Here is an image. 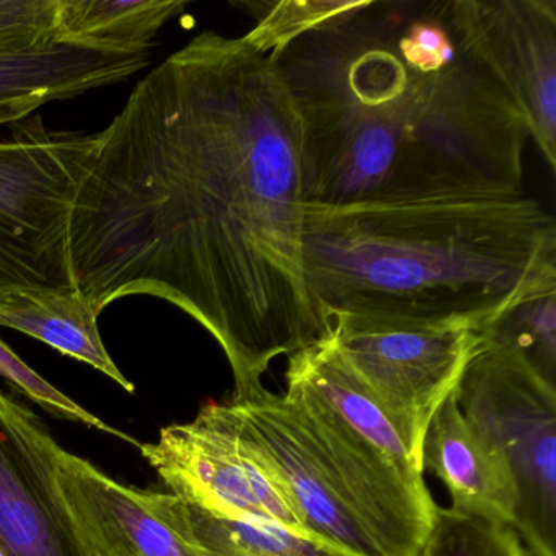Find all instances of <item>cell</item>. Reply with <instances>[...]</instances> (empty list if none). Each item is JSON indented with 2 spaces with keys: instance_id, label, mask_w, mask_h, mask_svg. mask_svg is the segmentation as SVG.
Wrapping results in <instances>:
<instances>
[{
  "instance_id": "obj_1",
  "label": "cell",
  "mask_w": 556,
  "mask_h": 556,
  "mask_svg": "<svg viewBox=\"0 0 556 556\" xmlns=\"http://www.w3.org/2000/svg\"><path fill=\"white\" fill-rule=\"evenodd\" d=\"M102 135L70 224L74 281L99 314L135 295L180 308L223 348L233 403L328 337L305 281L301 118L271 56L201 31Z\"/></svg>"
},
{
  "instance_id": "obj_2",
  "label": "cell",
  "mask_w": 556,
  "mask_h": 556,
  "mask_svg": "<svg viewBox=\"0 0 556 556\" xmlns=\"http://www.w3.org/2000/svg\"><path fill=\"white\" fill-rule=\"evenodd\" d=\"M273 61L301 118L312 204L523 188L526 123L462 50L447 2L359 0Z\"/></svg>"
},
{
  "instance_id": "obj_3",
  "label": "cell",
  "mask_w": 556,
  "mask_h": 556,
  "mask_svg": "<svg viewBox=\"0 0 556 556\" xmlns=\"http://www.w3.org/2000/svg\"><path fill=\"white\" fill-rule=\"evenodd\" d=\"M304 268L327 327L333 315H370L483 334L556 292V220L523 188L503 185L311 203Z\"/></svg>"
},
{
  "instance_id": "obj_4",
  "label": "cell",
  "mask_w": 556,
  "mask_h": 556,
  "mask_svg": "<svg viewBox=\"0 0 556 556\" xmlns=\"http://www.w3.org/2000/svg\"><path fill=\"white\" fill-rule=\"evenodd\" d=\"M286 383L282 395L262 389L232 403L311 539L350 556H416L438 509L425 475Z\"/></svg>"
},
{
  "instance_id": "obj_5",
  "label": "cell",
  "mask_w": 556,
  "mask_h": 556,
  "mask_svg": "<svg viewBox=\"0 0 556 556\" xmlns=\"http://www.w3.org/2000/svg\"><path fill=\"white\" fill-rule=\"evenodd\" d=\"M102 139L56 131L35 115L0 141V288L77 289L71 216Z\"/></svg>"
},
{
  "instance_id": "obj_6",
  "label": "cell",
  "mask_w": 556,
  "mask_h": 556,
  "mask_svg": "<svg viewBox=\"0 0 556 556\" xmlns=\"http://www.w3.org/2000/svg\"><path fill=\"white\" fill-rule=\"evenodd\" d=\"M328 327L338 356L425 473L429 422L483 350V334L457 321L370 315H333Z\"/></svg>"
},
{
  "instance_id": "obj_7",
  "label": "cell",
  "mask_w": 556,
  "mask_h": 556,
  "mask_svg": "<svg viewBox=\"0 0 556 556\" xmlns=\"http://www.w3.org/2000/svg\"><path fill=\"white\" fill-rule=\"evenodd\" d=\"M455 395L509 465L519 496L513 529L527 555L556 556V387L522 354L484 341Z\"/></svg>"
},
{
  "instance_id": "obj_8",
  "label": "cell",
  "mask_w": 556,
  "mask_h": 556,
  "mask_svg": "<svg viewBox=\"0 0 556 556\" xmlns=\"http://www.w3.org/2000/svg\"><path fill=\"white\" fill-rule=\"evenodd\" d=\"M139 451L168 493L185 503L223 519L273 523L312 540L275 464L232 402L207 403L197 418L162 428L159 441Z\"/></svg>"
},
{
  "instance_id": "obj_9",
  "label": "cell",
  "mask_w": 556,
  "mask_h": 556,
  "mask_svg": "<svg viewBox=\"0 0 556 556\" xmlns=\"http://www.w3.org/2000/svg\"><path fill=\"white\" fill-rule=\"evenodd\" d=\"M447 18L462 50L516 106L555 174V0H451Z\"/></svg>"
},
{
  "instance_id": "obj_10",
  "label": "cell",
  "mask_w": 556,
  "mask_h": 556,
  "mask_svg": "<svg viewBox=\"0 0 556 556\" xmlns=\"http://www.w3.org/2000/svg\"><path fill=\"white\" fill-rule=\"evenodd\" d=\"M61 445L0 389V556H93L58 481Z\"/></svg>"
},
{
  "instance_id": "obj_11",
  "label": "cell",
  "mask_w": 556,
  "mask_h": 556,
  "mask_svg": "<svg viewBox=\"0 0 556 556\" xmlns=\"http://www.w3.org/2000/svg\"><path fill=\"white\" fill-rule=\"evenodd\" d=\"M56 470L93 556H210L164 516L154 491L126 486L63 447Z\"/></svg>"
},
{
  "instance_id": "obj_12",
  "label": "cell",
  "mask_w": 556,
  "mask_h": 556,
  "mask_svg": "<svg viewBox=\"0 0 556 556\" xmlns=\"http://www.w3.org/2000/svg\"><path fill=\"white\" fill-rule=\"evenodd\" d=\"M421 465L422 471H432L445 484L452 510L513 527L519 496L509 465L465 418L455 393L429 422Z\"/></svg>"
},
{
  "instance_id": "obj_13",
  "label": "cell",
  "mask_w": 556,
  "mask_h": 556,
  "mask_svg": "<svg viewBox=\"0 0 556 556\" xmlns=\"http://www.w3.org/2000/svg\"><path fill=\"white\" fill-rule=\"evenodd\" d=\"M148 66V56H118L54 40L22 50H2L0 125L30 118L50 102L125 83Z\"/></svg>"
},
{
  "instance_id": "obj_14",
  "label": "cell",
  "mask_w": 556,
  "mask_h": 556,
  "mask_svg": "<svg viewBox=\"0 0 556 556\" xmlns=\"http://www.w3.org/2000/svg\"><path fill=\"white\" fill-rule=\"evenodd\" d=\"M99 315L79 289H0V327L21 331L64 356L89 364L135 393V383L126 379L103 344Z\"/></svg>"
},
{
  "instance_id": "obj_15",
  "label": "cell",
  "mask_w": 556,
  "mask_h": 556,
  "mask_svg": "<svg viewBox=\"0 0 556 556\" xmlns=\"http://www.w3.org/2000/svg\"><path fill=\"white\" fill-rule=\"evenodd\" d=\"M184 0H58L53 40L118 56H146Z\"/></svg>"
},
{
  "instance_id": "obj_16",
  "label": "cell",
  "mask_w": 556,
  "mask_h": 556,
  "mask_svg": "<svg viewBox=\"0 0 556 556\" xmlns=\"http://www.w3.org/2000/svg\"><path fill=\"white\" fill-rule=\"evenodd\" d=\"M154 496L164 516L210 556H350L273 523L223 519L172 493Z\"/></svg>"
},
{
  "instance_id": "obj_17",
  "label": "cell",
  "mask_w": 556,
  "mask_h": 556,
  "mask_svg": "<svg viewBox=\"0 0 556 556\" xmlns=\"http://www.w3.org/2000/svg\"><path fill=\"white\" fill-rule=\"evenodd\" d=\"M356 4L348 0H256L237 5L249 11L256 21L255 27L243 35L247 43L273 58L292 41L346 14Z\"/></svg>"
},
{
  "instance_id": "obj_18",
  "label": "cell",
  "mask_w": 556,
  "mask_h": 556,
  "mask_svg": "<svg viewBox=\"0 0 556 556\" xmlns=\"http://www.w3.org/2000/svg\"><path fill=\"white\" fill-rule=\"evenodd\" d=\"M416 556H527V553L513 527L438 506L431 530Z\"/></svg>"
},
{
  "instance_id": "obj_19",
  "label": "cell",
  "mask_w": 556,
  "mask_h": 556,
  "mask_svg": "<svg viewBox=\"0 0 556 556\" xmlns=\"http://www.w3.org/2000/svg\"><path fill=\"white\" fill-rule=\"evenodd\" d=\"M486 343L522 354L536 372L556 387V292L523 302L483 333Z\"/></svg>"
},
{
  "instance_id": "obj_20",
  "label": "cell",
  "mask_w": 556,
  "mask_h": 556,
  "mask_svg": "<svg viewBox=\"0 0 556 556\" xmlns=\"http://www.w3.org/2000/svg\"><path fill=\"white\" fill-rule=\"evenodd\" d=\"M0 376L4 377L22 395L37 403L50 415L66 419V421L79 422V425L97 429V431L106 432L113 438H119L122 441L141 448L142 444L138 439L106 425L99 416L80 406L76 400L58 390L53 383L48 382L40 374L35 372L28 364H25L2 340H0Z\"/></svg>"
},
{
  "instance_id": "obj_21",
  "label": "cell",
  "mask_w": 556,
  "mask_h": 556,
  "mask_svg": "<svg viewBox=\"0 0 556 556\" xmlns=\"http://www.w3.org/2000/svg\"><path fill=\"white\" fill-rule=\"evenodd\" d=\"M58 0H0V51L53 41Z\"/></svg>"
},
{
  "instance_id": "obj_22",
  "label": "cell",
  "mask_w": 556,
  "mask_h": 556,
  "mask_svg": "<svg viewBox=\"0 0 556 556\" xmlns=\"http://www.w3.org/2000/svg\"><path fill=\"white\" fill-rule=\"evenodd\" d=\"M0 289H2V288H0Z\"/></svg>"
}]
</instances>
